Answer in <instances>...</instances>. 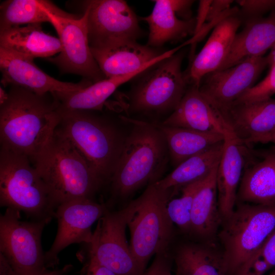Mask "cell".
<instances>
[{
    "mask_svg": "<svg viewBox=\"0 0 275 275\" xmlns=\"http://www.w3.org/2000/svg\"><path fill=\"white\" fill-rule=\"evenodd\" d=\"M0 275H19L1 253H0Z\"/></svg>",
    "mask_w": 275,
    "mask_h": 275,
    "instance_id": "cell-39",
    "label": "cell"
},
{
    "mask_svg": "<svg viewBox=\"0 0 275 275\" xmlns=\"http://www.w3.org/2000/svg\"><path fill=\"white\" fill-rule=\"evenodd\" d=\"M268 275H275V269Z\"/></svg>",
    "mask_w": 275,
    "mask_h": 275,
    "instance_id": "cell-45",
    "label": "cell"
},
{
    "mask_svg": "<svg viewBox=\"0 0 275 275\" xmlns=\"http://www.w3.org/2000/svg\"><path fill=\"white\" fill-rule=\"evenodd\" d=\"M271 143L274 145L273 147L275 149V130L272 132L269 135L266 136L262 142V144H266Z\"/></svg>",
    "mask_w": 275,
    "mask_h": 275,
    "instance_id": "cell-42",
    "label": "cell"
},
{
    "mask_svg": "<svg viewBox=\"0 0 275 275\" xmlns=\"http://www.w3.org/2000/svg\"><path fill=\"white\" fill-rule=\"evenodd\" d=\"M86 269H87V264L85 265L84 266V267L82 268L79 275H85Z\"/></svg>",
    "mask_w": 275,
    "mask_h": 275,
    "instance_id": "cell-44",
    "label": "cell"
},
{
    "mask_svg": "<svg viewBox=\"0 0 275 275\" xmlns=\"http://www.w3.org/2000/svg\"><path fill=\"white\" fill-rule=\"evenodd\" d=\"M238 12L226 16L214 26L205 44L184 72L190 85L199 88L203 77L217 70L227 58L242 23Z\"/></svg>",
    "mask_w": 275,
    "mask_h": 275,
    "instance_id": "cell-20",
    "label": "cell"
},
{
    "mask_svg": "<svg viewBox=\"0 0 275 275\" xmlns=\"http://www.w3.org/2000/svg\"><path fill=\"white\" fill-rule=\"evenodd\" d=\"M132 124L110 180L112 194L124 198L147 183L159 180L170 159L165 137L158 125L127 119Z\"/></svg>",
    "mask_w": 275,
    "mask_h": 275,
    "instance_id": "cell-2",
    "label": "cell"
},
{
    "mask_svg": "<svg viewBox=\"0 0 275 275\" xmlns=\"http://www.w3.org/2000/svg\"><path fill=\"white\" fill-rule=\"evenodd\" d=\"M175 195L172 190L163 189L153 183L128 204L130 251L144 271L152 256L167 252L174 224L169 216L167 205Z\"/></svg>",
    "mask_w": 275,
    "mask_h": 275,
    "instance_id": "cell-5",
    "label": "cell"
},
{
    "mask_svg": "<svg viewBox=\"0 0 275 275\" xmlns=\"http://www.w3.org/2000/svg\"><path fill=\"white\" fill-rule=\"evenodd\" d=\"M129 211L128 205L117 211L107 208L93 233L89 258L116 275H143L126 239Z\"/></svg>",
    "mask_w": 275,
    "mask_h": 275,
    "instance_id": "cell-11",
    "label": "cell"
},
{
    "mask_svg": "<svg viewBox=\"0 0 275 275\" xmlns=\"http://www.w3.org/2000/svg\"><path fill=\"white\" fill-rule=\"evenodd\" d=\"M161 124L224 135L229 132L219 113L193 85H189L176 108Z\"/></svg>",
    "mask_w": 275,
    "mask_h": 275,
    "instance_id": "cell-21",
    "label": "cell"
},
{
    "mask_svg": "<svg viewBox=\"0 0 275 275\" xmlns=\"http://www.w3.org/2000/svg\"><path fill=\"white\" fill-rule=\"evenodd\" d=\"M85 275H116L107 268L100 265L93 259L89 258L87 264Z\"/></svg>",
    "mask_w": 275,
    "mask_h": 275,
    "instance_id": "cell-38",
    "label": "cell"
},
{
    "mask_svg": "<svg viewBox=\"0 0 275 275\" xmlns=\"http://www.w3.org/2000/svg\"><path fill=\"white\" fill-rule=\"evenodd\" d=\"M0 70L4 87L19 86L39 94L71 92L92 84L85 78L78 83L59 80L41 70L34 60L1 47Z\"/></svg>",
    "mask_w": 275,
    "mask_h": 275,
    "instance_id": "cell-16",
    "label": "cell"
},
{
    "mask_svg": "<svg viewBox=\"0 0 275 275\" xmlns=\"http://www.w3.org/2000/svg\"><path fill=\"white\" fill-rule=\"evenodd\" d=\"M0 47L34 60L62 50L59 38L45 33L40 23L13 27L0 32Z\"/></svg>",
    "mask_w": 275,
    "mask_h": 275,
    "instance_id": "cell-24",
    "label": "cell"
},
{
    "mask_svg": "<svg viewBox=\"0 0 275 275\" xmlns=\"http://www.w3.org/2000/svg\"><path fill=\"white\" fill-rule=\"evenodd\" d=\"M230 133L239 144L261 143L275 130V99L234 102L219 113Z\"/></svg>",
    "mask_w": 275,
    "mask_h": 275,
    "instance_id": "cell-15",
    "label": "cell"
},
{
    "mask_svg": "<svg viewBox=\"0 0 275 275\" xmlns=\"http://www.w3.org/2000/svg\"><path fill=\"white\" fill-rule=\"evenodd\" d=\"M253 254L264 260L269 269L275 267V229Z\"/></svg>",
    "mask_w": 275,
    "mask_h": 275,
    "instance_id": "cell-34",
    "label": "cell"
},
{
    "mask_svg": "<svg viewBox=\"0 0 275 275\" xmlns=\"http://www.w3.org/2000/svg\"><path fill=\"white\" fill-rule=\"evenodd\" d=\"M236 203L217 234L227 275H234L275 229V205Z\"/></svg>",
    "mask_w": 275,
    "mask_h": 275,
    "instance_id": "cell-7",
    "label": "cell"
},
{
    "mask_svg": "<svg viewBox=\"0 0 275 275\" xmlns=\"http://www.w3.org/2000/svg\"><path fill=\"white\" fill-rule=\"evenodd\" d=\"M50 221H22L20 211L7 208L0 216V253L19 275L46 270L41 245L43 230Z\"/></svg>",
    "mask_w": 275,
    "mask_h": 275,
    "instance_id": "cell-9",
    "label": "cell"
},
{
    "mask_svg": "<svg viewBox=\"0 0 275 275\" xmlns=\"http://www.w3.org/2000/svg\"><path fill=\"white\" fill-rule=\"evenodd\" d=\"M183 57L178 51L141 74L129 93L128 109L149 116L173 113L190 85L181 70Z\"/></svg>",
    "mask_w": 275,
    "mask_h": 275,
    "instance_id": "cell-8",
    "label": "cell"
},
{
    "mask_svg": "<svg viewBox=\"0 0 275 275\" xmlns=\"http://www.w3.org/2000/svg\"><path fill=\"white\" fill-rule=\"evenodd\" d=\"M274 94L275 65L270 67L269 73L262 81L247 90L234 102H251L266 100L271 98Z\"/></svg>",
    "mask_w": 275,
    "mask_h": 275,
    "instance_id": "cell-32",
    "label": "cell"
},
{
    "mask_svg": "<svg viewBox=\"0 0 275 275\" xmlns=\"http://www.w3.org/2000/svg\"><path fill=\"white\" fill-rule=\"evenodd\" d=\"M158 126L165 137L170 159L175 168L225 139L224 134L218 132Z\"/></svg>",
    "mask_w": 275,
    "mask_h": 275,
    "instance_id": "cell-28",
    "label": "cell"
},
{
    "mask_svg": "<svg viewBox=\"0 0 275 275\" xmlns=\"http://www.w3.org/2000/svg\"><path fill=\"white\" fill-rule=\"evenodd\" d=\"M244 167L236 203L275 205V149L256 151L243 145Z\"/></svg>",
    "mask_w": 275,
    "mask_h": 275,
    "instance_id": "cell-17",
    "label": "cell"
},
{
    "mask_svg": "<svg viewBox=\"0 0 275 275\" xmlns=\"http://www.w3.org/2000/svg\"><path fill=\"white\" fill-rule=\"evenodd\" d=\"M107 207L93 199L79 198L61 203L56 210L58 231L50 248L45 253L47 267L59 262L58 255L70 244L91 242L93 224L104 214Z\"/></svg>",
    "mask_w": 275,
    "mask_h": 275,
    "instance_id": "cell-13",
    "label": "cell"
},
{
    "mask_svg": "<svg viewBox=\"0 0 275 275\" xmlns=\"http://www.w3.org/2000/svg\"><path fill=\"white\" fill-rule=\"evenodd\" d=\"M233 1L216 0L212 1L210 6L207 20L209 22L219 17L225 11L229 10Z\"/></svg>",
    "mask_w": 275,
    "mask_h": 275,
    "instance_id": "cell-36",
    "label": "cell"
},
{
    "mask_svg": "<svg viewBox=\"0 0 275 275\" xmlns=\"http://www.w3.org/2000/svg\"><path fill=\"white\" fill-rule=\"evenodd\" d=\"M31 161L58 206L71 199H92L103 184L71 142L56 130Z\"/></svg>",
    "mask_w": 275,
    "mask_h": 275,
    "instance_id": "cell-4",
    "label": "cell"
},
{
    "mask_svg": "<svg viewBox=\"0 0 275 275\" xmlns=\"http://www.w3.org/2000/svg\"><path fill=\"white\" fill-rule=\"evenodd\" d=\"M152 12L142 18L149 26L147 45L157 48L194 34L196 18L191 17L194 1L156 0Z\"/></svg>",
    "mask_w": 275,
    "mask_h": 275,
    "instance_id": "cell-19",
    "label": "cell"
},
{
    "mask_svg": "<svg viewBox=\"0 0 275 275\" xmlns=\"http://www.w3.org/2000/svg\"><path fill=\"white\" fill-rule=\"evenodd\" d=\"M50 23L56 30L62 45L58 55L46 58L63 73L82 76L92 83L106 78L95 60L90 46L87 25V13L83 12L80 18L58 16L48 11Z\"/></svg>",
    "mask_w": 275,
    "mask_h": 275,
    "instance_id": "cell-12",
    "label": "cell"
},
{
    "mask_svg": "<svg viewBox=\"0 0 275 275\" xmlns=\"http://www.w3.org/2000/svg\"><path fill=\"white\" fill-rule=\"evenodd\" d=\"M146 70L105 78L76 91L54 93L60 102L62 113L74 110L102 111L106 100L118 87Z\"/></svg>",
    "mask_w": 275,
    "mask_h": 275,
    "instance_id": "cell-27",
    "label": "cell"
},
{
    "mask_svg": "<svg viewBox=\"0 0 275 275\" xmlns=\"http://www.w3.org/2000/svg\"><path fill=\"white\" fill-rule=\"evenodd\" d=\"M99 112H63L55 130L71 142L104 184L110 181L125 137L113 120Z\"/></svg>",
    "mask_w": 275,
    "mask_h": 275,
    "instance_id": "cell-3",
    "label": "cell"
},
{
    "mask_svg": "<svg viewBox=\"0 0 275 275\" xmlns=\"http://www.w3.org/2000/svg\"><path fill=\"white\" fill-rule=\"evenodd\" d=\"M71 265H67L63 268L59 269H54L52 270H46L44 272L37 275H65L71 269Z\"/></svg>",
    "mask_w": 275,
    "mask_h": 275,
    "instance_id": "cell-40",
    "label": "cell"
},
{
    "mask_svg": "<svg viewBox=\"0 0 275 275\" xmlns=\"http://www.w3.org/2000/svg\"><path fill=\"white\" fill-rule=\"evenodd\" d=\"M51 2L7 0L0 5V32L21 24L50 23L46 8Z\"/></svg>",
    "mask_w": 275,
    "mask_h": 275,
    "instance_id": "cell-30",
    "label": "cell"
},
{
    "mask_svg": "<svg viewBox=\"0 0 275 275\" xmlns=\"http://www.w3.org/2000/svg\"><path fill=\"white\" fill-rule=\"evenodd\" d=\"M87 13L91 49H105L128 41H136L142 31L133 10L123 0L79 1Z\"/></svg>",
    "mask_w": 275,
    "mask_h": 275,
    "instance_id": "cell-10",
    "label": "cell"
},
{
    "mask_svg": "<svg viewBox=\"0 0 275 275\" xmlns=\"http://www.w3.org/2000/svg\"><path fill=\"white\" fill-rule=\"evenodd\" d=\"M267 65L266 57L248 58L232 67L206 74L199 91L220 113L253 87Z\"/></svg>",
    "mask_w": 275,
    "mask_h": 275,
    "instance_id": "cell-14",
    "label": "cell"
},
{
    "mask_svg": "<svg viewBox=\"0 0 275 275\" xmlns=\"http://www.w3.org/2000/svg\"><path fill=\"white\" fill-rule=\"evenodd\" d=\"M184 45L161 51L136 41H128L105 49H91L93 56L106 78L147 70L173 55Z\"/></svg>",
    "mask_w": 275,
    "mask_h": 275,
    "instance_id": "cell-18",
    "label": "cell"
},
{
    "mask_svg": "<svg viewBox=\"0 0 275 275\" xmlns=\"http://www.w3.org/2000/svg\"><path fill=\"white\" fill-rule=\"evenodd\" d=\"M0 205L32 221H51L58 206L30 158L1 146Z\"/></svg>",
    "mask_w": 275,
    "mask_h": 275,
    "instance_id": "cell-6",
    "label": "cell"
},
{
    "mask_svg": "<svg viewBox=\"0 0 275 275\" xmlns=\"http://www.w3.org/2000/svg\"><path fill=\"white\" fill-rule=\"evenodd\" d=\"M225 140L187 159L166 177L155 182L163 189H172L176 195L185 186L205 178L219 164Z\"/></svg>",
    "mask_w": 275,
    "mask_h": 275,
    "instance_id": "cell-26",
    "label": "cell"
},
{
    "mask_svg": "<svg viewBox=\"0 0 275 275\" xmlns=\"http://www.w3.org/2000/svg\"><path fill=\"white\" fill-rule=\"evenodd\" d=\"M0 105L1 146L28 156L31 161L53 135L62 118L54 92L35 93L10 86Z\"/></svg>",
    "mask_w": 275,
    "mask_h": 275,
    "instance_id": "cell-1",
    "label": "cell"
},
{
    "mask_svg": "<svg viewBox=\"0 0 275 275\" xmlns=\"http://www.w3.org/2000/svg\"><path fill=\"white\" fill-rule=\"evenodd\" d=\"M175 275H227L221 251L211 244H181L174 256Z\"/></svg>",
    "mask_w": 275,
    "mask_h": 275,
    "instance_id": "cell-29",
    "label": "cell"
},
{
    "mask_svg": "<svg viewBox=\"0 0 275 275\" xmlns=\"http://www.w3.org/2000/svg\"><path fill=\"white\" fill-rule=\"evenodd\" d=\"M266 58L268 65L270 67L275 65V43L270 48V51Z\"/></svg>",
    "mask_w": 275,
    "mask_h": 275,
    "instance_id": "cell-41",
    "label": "cell"
},
{
    "mask_svg": "<svg viewBox=\"0 0 275 275\" xmlns=\"http://www.w3.org/2000/svg\"><path fill=\"white\" fill-rule=\"evenodd\" d=\"M236 3L241 7L237 15L242 22L263 17L264 14L275 10V0H240Z\"/></svg>",
    "mask_w": 275,
    "mask_h": 275,
    "instance_id": "cell-33",
    "label": "cell"
},
{
    "mask_svg": "<svg viewBox=\"0 0 275 275\" xmlns=\"http://www.w3.org/2000/svg\"><path fill=\"white\" fill-rule=\"evenodd\" d=\"M143 275H172L171 260L167 252L156 254L153 262Z\"/></svg>",
    "mask_w": 275,
    "mask_h": 275,
    "instance_id": "cell-35",
    "label": "cell"
},
{
    "mask_svg": "<svg viewBox=\"0 0 275 275\" xmlns=\"http://www.w3.org/2000/svg\"><path fill=\"white\" fill-rule=\"evenodd\" d=\"M237 33L230 51L217 70L232 67L245 59L262 57L275 43V10L268 16L245 22Z\"/></svg>",
    "mask_w": 275,
    "mask_h": 275,
    "instance_id": "cell-22",
    "label": "cell"
},
{
    "mask_svg": "<svg viewBox=\"0 0 275 275\" xmlns=\"http://www.w3.org/2000/svg\"><path fill=\"white\" fill-rule=\"evenodd\" d=\"M205 178L182 187L180 197L172 199L168 204L167 210L171 220L184 233L190 234V214L193 201Z\"/></svg>",
    "mask_w": 275,
    "mask_h": 275,
    "instance_id": "cell-31",
    "label": "cell"
},
{
    "mask_svg": "<svg viewBox=\"0 0 275 275\" xmlns=\"http://www.w3.org/2000/svg\"><path fill=\"white\" fill-rule=\"evenodd\" d=\"M218 166L206 177L197 192L191 210L190 234L207 240L217 234L223 221L217 199Z\"/></svg>",
    "mask_w": 275,
    "mask_h": 275,
    "instance_id": "cell-25",
    "label": "cell"
},
{
    "mask_svg": "<svg viewBox=\"0 0 275 275\" xmlns=\"http://www.w3.org/2000/svg\"><path fill=\"white\" fill-rule=\"evenodd\" d=\"M212 1H200L199 2L197 17L196 18V28L194 35L201 31L207 20L210 6Z\"/></svg>",
    "mask_w": 275,
    "mask_h": 275,
    "instance_id": "cell-37",
    "label": "cell"
},
{
    "mask_svg": "<svg viewBox=\"0 0 275 275\" xmlns=\"http://www.w3.org/2000/svg\"><path fill=\"white\" fill-rule=\"evenodd\" d=\"M8 98V93L2 87H0V105L4 103Z\"/></svg>",
    "mask_w": 275,
    "mask_h": 275,
    "instance_id": "cell-43",
    "label": "cell"
},
{
    "mask_svg": "<svg viewBox=\"0 0 275 275\" xmlns=\"http://www.w3.org/2000/svg\"><path fill=\"white\" fill-rule=\"evenodd\" d=\"M216 173L218 204L223 219L234 210L244 164L243 145L228 132Z\"/></svg>",
    "mask_w": 275,
    "mask_h": 275,
    "instance_id": "cell-23",
    "label": "cell"
}]
</instances>
